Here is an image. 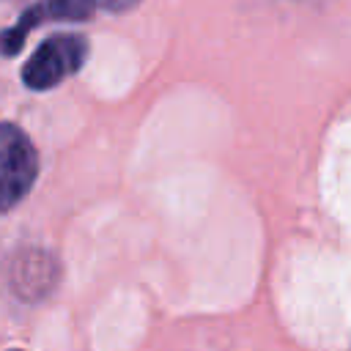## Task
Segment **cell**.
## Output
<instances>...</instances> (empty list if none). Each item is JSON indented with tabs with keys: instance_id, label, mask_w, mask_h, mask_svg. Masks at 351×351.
<instances>
[{
	"instance_id": "obj_1",
	"label": "cell",
	"mask_w": 351,
	"mask_h": 351,
	"mask_svg": "<svg viewBox=\"0 0 351 351\" xmlns=\"http://www.w3.org/2000/svg\"><path fill=\"white\" fill-rule=\"evenodd\" d=\"M38 156L30 137L14 126L0 123V211L16 206L33 186Z\"/></svg>"
},
{
	"instance_id": "obj_2",
	"label": "cell",
	"mask_w": 351,
	"mask_h": 351,
	"mask_svg": "<svg viewBox=\"0 0 351 351\" xmlns=\"http://www.w3.org/2000/svg\"><path fill=\"white\" fill-rule=\"evenodd\" d=\"M85 52H88L85 38H80V36H52L25 63L22 80H25L27 88H36V90L52 88L66 74H71L82 66Z\"/></svg>"
},
{
	"instance_id": "obj_3",
	"label": "cell",
	"mask_w": 351,
	"mask_h": 351,
	"mask_svg": "<svg viewBox=\"0 0 351 351\" xmlns=\"http://www.w3.org/2000/svg\"><path fill=\"white\" fill-rule=\"evenodd\" d=\"M93 3L90 0H38L14 27L0 33V52L11 55L22 47L27 30L44 19H88L93 14Z\"/></svg>"
},
{
	"instance_id": "obj_4",
	"label": "cell",
	"mask_w": 351,
	"mask_h": 351,
	"mask_svg": "<svg viewBox=\"0 0 351 351\" xmlns=\"http://www.w3.org/2000/svg\"><path fill=\"white\" fill-rule=\"evenodd\" d=\"M96 8H107V11H129L132 5H137L140 0H90Z\"/></svg>"
}]
</instances>
